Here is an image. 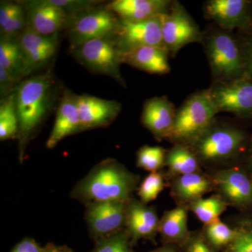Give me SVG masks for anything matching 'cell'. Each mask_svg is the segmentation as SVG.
<instances>
[{
  "mask_svg": "<svg viewBox=\"0 0 252 252\" xmlns=\"http://www.w3.org/2000/svg\"><path fill=\"white\" fill-rule=\"evenodd\" d=\"M54 84L51 72H46L21 81L15 90L21 160L28 142L51 109Z\"/></svg>",
  "mask_w": 252,
  "mask_h": 252,
  "instance_id": "1",
  "label": "cell"
},
{
  "mask_svg": "<svg viewBox=\"0 0 252 252\" xmlns=\"http://www.w3.org/2000/svg\"><path fill=\"white\" fill-rule=\"evenodd\" d=\"M140 177L116 160L98 164L77 184L72 196L87 204L97 202H128Z\"/></svg>",
  "mask_w": 252,
  "mask_h": 252,
  "instance_id": "2",
  "label": "cell"
},
{
  "mask_svg": "<svg viewBox=\"0 0 252 252\" xmlns=\"http://www.w3.org/2000/svg\"><path fill=\"white\" fill-rule=\"evenodd\" d=\"M219 113L210 89L192 94L176 112L170 140L190 145L215 122Z\"/></svg>",
  "mask_w": 252,
  "mask_h": 252,
  "instance_id": "3",
  "label": "cell"
},
{
  "mask_svg": "<svg viewBox=\"0 0 252 252\" xmlns=\"http://www.w3.org/2000/svg\"><path fill=\"white\" fill-rule=\"evenodd\" d=\"M247 141V134L242 129L215 122L189 147L200 163L212 165L236 158Z\"/></svg>",
  "mask_w": 252,
  "mask_h": 252,
  "instance_id": "4",
  "label": "cell"
},
{
  "mask_svg": "<svg viewBox=\"0 0 252 252\" xmlns=\"http://www.w3.org/2000/svg\"><path fill=\"white\" fill-rule=\"evenodd\" d=\"M206 54L216 83L228 82L246 76L242 42L230 32L217 30L206 39Z\"/></svg>",
  "mask_w": 252,
  "mask_h": 252,
  "instance_id": "5",
  "label": "cell"
},
{
  "mask_svg": "<svg viewBox=\"0 0 252 252\" xmlns=\"http://www.w3.org/2000/svg\"><path fill=\"white\" fill-rule=\"evenodd\" d=\"M71 48L75 59L86 69L112 77L126 86L121 73L120 52L113 38L94 39Z\"/></svg>",
  "mask_w": 252,
  "mask_h": 252,
  "instance_id": "6",
  "label": "cell"
},
{
  "mask_svg": "<svg viewBox=\"0 0 252 252\" xmlns=\"http://www.w3.org/2000/svg\"><path fill=\"white\" fill-rule=\"evenodd\" d=\"M120 27V18L104 9L89 10L71 17L67 26L71 47L94 39L114 38Z\"/></svg>",
  "mask_w": 252,
  "mask_h": 252,
  "instance_id": "7",
  "label": "cell"
},
{
  "mask_svg": "<svg viewBox=\"0 0 252 252\" xmlns=\"http://www.w3.org/2000/svg\"><path fill=\"white\" fill-rule=\"evenodd\" d=\"M162 41L169 55L175 56L191 43L203 42L204 35L198 25L178 1L160 15Z\"/></svg>",
  "mask_w": 252,
  "mask_h": 252,
  "instance_id": "8",
  "label": "cell"
},
{
  "mask_svg": "<svg viewBox=\"0 0 252 252\" xmlns=\"http://www.w3.org/2000/svg\"><path fill=\"white\" fill-rule=\"evenodd\" d=\"M210 177L214 190L228 206L243 211L252 209V178L246 169L237 167L221 169Z\"/></svg>",
  "mask_w": 252,
  "mask_h": 252,
  "instance_id": "9",
  "label": "cell"
},
{
  "mask_svg": "<svg viewBox=\"0 0 252 252\" xmlns=\"http://www.w3.org/2000/svg\"><path fill=\"white\" fill-rule=\"evenodd\" d=\"M210 91L219 112L252 119V80L247 76L228 82L216 83Z\"/></svg>",
  "mask_w": 252,
  "mask_h": 252,
  "instance_id": "10",
  "label": "cell"
},
{
  "mask_svg": "<svg viewBox=\"0 0 252 252\" xmlns=\"http://www.w3.org/2000/svg\"><path fill=\"white\" fill-rule=\"evenodd\" d=\"M119 52L124 53L141 46L163 48L160 16L140 22L120 19V27L114 38Z\"/></svg>",
  "mask_w": 252,
  "mask_h": 252,
  "instance_id": "11",
  "label": "cell"
},
{
  "mask_svg": "<svg viewBox=\"0 0 252 252\" xmlns=\"http://www.w3.org/2000/svg\"><path fill=\"white\" fill-rule=\"evenodd\" d=\"M207 17L220 29L230 32L252 30V2L248 0H210L205 4Z\"/></svg>",
  "mask_w": 252,
  "mask_h": 252,
  "instance_id": "12",
  "label": "cell"
},
{
  "mask_svg": "<svg viewBox=\"0 0 252 252\" xmlns=\"http://www.w3.org/2000/svg\"><path fill=\"white\" fill-rule=\"evenodd\" d=\"M28 75L49 63L59 49V34L42 35L26 29L17 39Z\"/></svg>",
  "mask_w": 252,
  "mask_h": 252,
  "instance_id": "13",
  "label": "cell"
},
{
  "mask_svg": "<svg viewBox=\"0 0 252 252\" xmlns=\"http://www.w3.org/2000/svg\"><path fill=\"white\" fill-rule=\"evenodd\" d=\"M128 202L106 201L88 204L86 220L93 234L107 238L125 225Z\"/></svg>",
  "mask_w": 252,
  "mask_h": 252,
  "instance_id": "14",
  "label": "cell"
},
{
  "mask_svg": "<svg viewBox=\"0 0 252 252\" xmlns=\"http://www.w3.org/2000/svg\"><path fill=\"white\" fill-rule=\"evenodd\" d=\"M26 5L27 27L42 35L59 34L67 28L72 17L49 0L27 1Z\"/></svg>",
  "mask_w": 252,
  "mask_h": 252,
  "instance_id": "15",
  "label": "cell"
},
{
  "mask_svg": "<svg viewBox=\"0 0 252 252\" xmlns=\"http://www.w3.org/2000/svg\"><path fill=\"white\" fill-rule=\"evenodd\" d=\"M77 102L81 131L109 125L122 110V104L117 101L88 94L77 95Z\"/></svg>",
  "mask_w": 252,
  "mask_h": 252,
  "instance_id": "16",
  "label": "cell"
},
{
  "mask_svg": "<svg viewBox=\"0 0 252 252\" xmlns=\"http://www.w3.org/2000/svg\"><path fill=\"white\" fill-rule=\"evenodd\" d=\"M176 112L173 104L166 97H152L144 104L141 121L157 140H170L175 126Z\"/></svg>",
  "mask_w": 252,
  "mask_h": 252,
  "instance_id": "17",
  "label": "cell"
},
{
  "mask_svg": "<svg viewBox=\"0 0 252 252\" xmlns=\"http://www.w3.org/2000/svg\"><path fill=\"white\" fill-rule=\"evenodd\" d=\"M160 220L154 207L147 206L135 198L127 205L125 226L131 241L140 239L154 240L158 233Z\"/></svg>",
  "mask_w": 252,
  "mask_h": 252,
  "instance_id": "18",
  "label": "cell"
},
{
  "mask_svg": "<svg viewBox=\"0 0 252 252\" xmlns=\"http://www.w3.org/2000/svg\"><path fill=\"white\" fill-rule=\"evenodd\" d=\"M169 0H115L105 6L123 21L140 22L160 16L170 9Z\"/></svg>",
  "mask_w": 252,
  "mask_h": 252,
  "instance_id": "19",
  "label": "cell"
},
{
  "mask_svg": "<svg viewBox=\"0 0 252 252\" xmlns=\"http://www.w3.org/2000/svg\"><path fill=\"white\" fill-rule=\"evenodd\" d=\"M77 96L69 91L63 94L56 112L54 127L46 142L48 149L54 148L67 136L81 132Z\"/></svg>",
  "mask_w": 252,
  "mask_h": 252,
  "instance_id": "20",
  "label": "cell"
},
{
  "mask_svg": "<svg viewBox=\"0 0 252 252\" xmlns=\"http://www.w3.org/2000/svg\"><path fill=\"white\" fill-rule=\"evenodd\" d=\"M120 56L122 63L150 74H165L170 71L169 53L163 48L141 46L121 53Z\"/></svg>",
  "mask_w": 252,
  "mask_h": 252,
  "instance_id": "21",
  "label": "cell"
},
{
  "mask_svg": "<svg viewBox=\"0 0 252 252\" xmlns=\"http://www.w3.org/2000/svg\"><path fill=\"white\" fill-rule=\"evenodd\" d=\"M214 190L211 177L202 172L187 174L172 178L171 195L178 205H185L203 198Z\"/></svg>",
  "mask_w": 252,
  "mask_h": 252,
  "instance_id": "22",
  "label": "cell"
},
{
  "mask_svg": "<svg viewBox=\"0 0 252 252\" xmlns=\"http://www.w3.org/2000/svg\"><path fill=\"white\" fill-rule=\"evenodd\" d=\"M188 211L185 205H178L164 212L160 220L158 233L165 245L181 247L188 240L191 233L187 223Z\"/></svg>",
  "mask_w": 252,
  "mask_h": 252,
  "instance_id": "23",
  "label": "cell"
},
{
  "mask_svg": "<svg viewBox=\"0 0 252 252\" xmlns=\"http://www.w3.org/2000/svg\"><path fill=\"white\" fill-rule=\"evenodd\" d=\"M165 166L168 169V175L172 178L202 172L198 158L189 146L183 144H175L167 152Z\"/></svg>",
  "mask_w": 252,
  "mask_h": 252,
  "instance_id": "24",
  "label": "cell"
},
{
  "mask_svg": "<svg viewBox=\"0 0 252 252\" xmlns=\"http://www.w3.org/2000/svg\"><path fill=\"white\" fill-rule=\"evenodd\" d=\"M227 206L221 197L215 194L208 198L194 200L187 207L204 225H207L220 220V217L226 210Z\"/></svg>",
  "mask_w": 252,
  "mask_h": 252,
  "instance_id": "25",
  "label": "cell"
},
{
  "mask_svg": "<svg viewBox=\"0 0 252 252\" xmlns=\"http://www.w3.org/2000/svg\"><path fill=\"white\" fill-rule=\"evenodd\" d=\"M0 68L21 78L28 76L21 49L16 39L1 38Z\"/></svg>",
  "mask_w": 252,
  "mask_h": 252,
  "instance_id": "26",
  "label": "cell"
},
{
  "mask_svg": "<svg viewBox=\"0 0 252 252\" xmlns=\"http://www.w3.org/2000/svg\"><path fill=\"white\" fill-rule=\"evenodd\" d=\"M14 92L6 97H1L0 102V140L1 141L18 138V119Z\"/></svg>",
  "mask_w": 252,
  "mask_h": 252,
  "instance_id": "27",
  "label": "cell"
},
{
  "mask_svg": "<svg viewBox=\"0 0 252 252\" xmlns=\"http://www.w3.org/2000/svg\"><path fill=\"white\" fill-rule=\"evenodd\" d=\"M204 238L215 250L226 248L236 236V230L221 220H218L210 224L204 225Z\"/></svg>",
  "mask_w": 252,
  "mask_h": 252,
  "instance_id": "28",
  "label": "cell"
},
{
  "mask_svg": "<svg viewBox=\"0 0 252 252\" xmlns=\"http://www.w3.org/2000/svg\"><path fill=\"white\" fill-rule=\"evenodd\" d=\"M236 236L225 252H252V214L242 217L233 227Z\"/></svg>",
  "mask_w": 252,
  "mask_h": 252,
  "instance_id": "29",
  "label": "cell"
},
{
  "mask_svg": "<svg viewBox=\"0 0 252 252\" xmlns=\"http://www.w3.org/2000/svg\"><path fill=\"white\" fill-rule=\"evenodd\" d=\"M167 151L158 146H144L137 152V165L147 171H160L165 166Z\"/></svg>",
  "mask_w": 252,
  "mask_h": 252,
  "instance_id": "30",
  "label": "cell"
},
{
  "mask_svg": "<svg viewBox=\"0 0 252 252\" xmlns=\"http://www.w3.org/2000/svg\"><path fill=\"white\" fill-rule=\"evenodd\" d=\"M165 185V176L162 172H151L139 187L140 201L144 204L154 201L163 190Z\"/></svg>",
  "mask_w": 252,
  "mask_h": 252,
  "instance_id": "31",
  "label": "cell"
},
{
  "mask_svg": "<svg viewBox=\"0 0 252 252\" xmlns=\"http://www.w3.org/2000/svg\"><path fill=\"white\" fill-rule=\"evenodd\" d=\"M131 240L126 230L104 238L97 245L94 252H133Z\"/></svg>",
  "mask_w": 252,
  "mask_h": 252,
  "instance_id": "32",
  "label": "cell"
},
{
  "mask_svg": "<svg viewBox=\"0 0 252 252\" xmlns=\"http://www.w3.org/2000/svg\"><path fill=\"white\" fill-rule=\"evenodd\" d=\"M27 26L26 12L24 8L14 17L9 20V22L0 28L1 38L9 39H16L21 35Z\"/></svg>",
  "mask_w": 252,
  "mask_h": 252,
  "instance_id": "33",
  "label": "cell"
},
{
  "mask_svg": "<svg viewBox=\"0 0 252 252\" xmlns=\"http://www.w3.org/2000/svg\"><path fill=\"white\" fill-rule=\"evenodd\" d=\"M49 1L71 16L94 9V6L99 4V1L92 0H49Z\"/></svg>",
  "mask_w": 252,
  "mask_h": 252,
  "instance_id": "34",
  "label": "cell"
},
{
  "mask_svg": "<svg viewBox=\"0 0 252 252\" xmlns=\"http://www.w3.org/2000/svg\"><path fill=\"white\" fill-rule=\"evenodd\" d=\"M180 248V252H216L207 243L202 232L190 233L188 240Z\"/></svg>",
  "mask_w": 252,
  "mask_h": 252,
  "instance_id": "35",
  "label": "cell"
},
{
  "mask_svg": "<svg viewBox=\"0 0 252 252\" xmlns=\"http://www.w3.org/2000/svg\"><path fill=\"white\" fill-rule=\"evenodd\" d=\"M21 79L12 73L0 68V93L1 97H6L16 90Z\"/></svg>",
  "mask_w": 252,
  "mask_h": 252,
  "instance_id": "36",
  "label": "cell"
},
{
  "mask_svg": "<svg viewBox=\"0 0 252 252\" xmlns=\"http://www.w3.org/2000/svg\"><path fill=\"white\" fill-rule=\"evenodd\" d=\"M23 9V7L20 3L1 1L0 6V28L9 22L10 19Z\"/></svg>",
  "mask_w": 252,
  "mask_h": 252,
  "instance_id": "37",
  "label": "cell"
},
{
  "mask_svg": "<svg viewBox=\"0 0 252 252\" xmlns=\"http://www.w3.org/2000/svg\"><path fill=\"white\" fill-rule=\"evenodd\" d=\"M246 62V76L252 80V30L242 42Z\"/></svg>",
  "mask_w": 252,
  "mask_h": 252,
  "instance_id": "38",
  "label": "cell"
},
{
  "mask_svg": "<svg viewBox=\"0 0 252 252\" xmlns=\"http://www.w3.org/2000/svg\"><path fill=\"white\" fill-rule=\"evenodd\" d=\"M12 252H41V250L34 240L25 239L15 247Z\"/></svg>",
  "mask_w": 252,
  "mask_h": 252,
  "instance_id": "39",
  "label": "cell"
},
{
  "mask_svg": "<svg viewBox=\"0 0 252 252\" xmlns=\"http://www.w3.org/2000/svg\"><path fill=\"white\" fill-rule=\"evenodd\" d=\"M246 170L252 178V139L250 142L248 157H247Z\"/></svg>",
  "mask_w": 252,
  "mask_h": 252,
  "instance_id": "40",
  "label": "cell"
},
{
  "mask_svg": "<svg viewBox=\"0 0 252 252\" xmlns=\"http://www.w3.org/2000/svg\"><path fill=\"white\" fill-rule=\"evenodd\" d=\"M150 252H180V248L174 245H165Z\"/></svg>",
  "mask_w": 252,
  "mask_h": 252,
  "instance_id": "41",
  "label": "cell"
},
{
  "mask_svg": "<svg viewBox=\"0 0 252 252\" xmlns=\"http://www.w3.org/2000/svg\"><path fill=\"white\" fill-rule=\"evenodd\" d=\"M66 252V251H62V252Z\"/></svg>",
  "mask_w": 252,
  "mask_h": 252,
  "instance_id": "42",
  "label": "cell"
},
{
  "mask_svg": "<svg viewBox=\"0 0 252 252\" xmlns=\"http://www.w3.org/2000/svg\"></svg>",
  "mask_w": 252,
  "mask_h": 252,
  "instance_id": "43",
  "label": "cell"
}]
</instances>
